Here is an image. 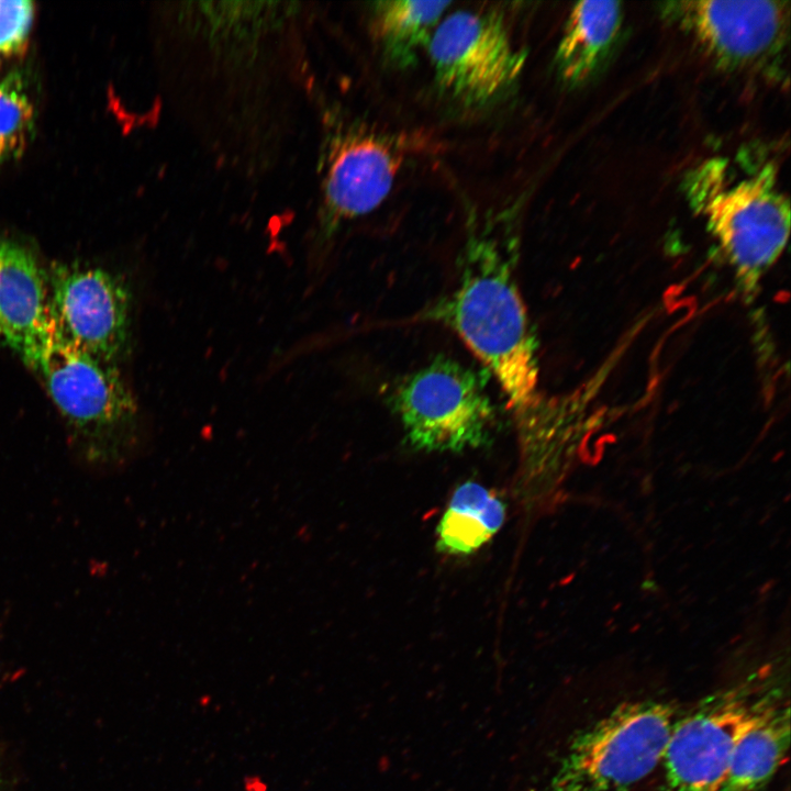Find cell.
<instances>
[{
  "label": "cell",
  "mask_w": 791,
  "mask_h": 791,
  "mask_svg": "<svg viewBox=\"0 0 791 791\" xmlns=\"http://www.w3.org/2000/svg\"><path fill=\"white\" fill-rule=\"evenodd\" d=\"M409 445L422 452L459 453L486 445L495 411L482 377L438 356L398 379L388 393Z\"/></svg>",
  "instance_id": "cell-5"
},
{
  "label": "cell",
  "mask_w": 791,
  "mask_h": 791,
  "mask_svg": "<svg viewBox=\"0 0 791 791\" xmlns=\"http://www.w3.org/2000/svg\"><path fill=\"white\" fill-rule=\"evenodd\" d=\"M18 356L44 386L85 466L105 472L130 458L138 411L116 364L74 345L49 319Z\"/></svg>",
  "instance_id": "cell-2"
},
{
  "label": "cell",
  "mask_w": 791,
  "mask_h": 791,
  "mask_svg": "<svg viewBox=\"0 0 791 791\" xmlns=\"http://www.w3.org/2000/svg\"><path fill=\"white\" fill-rule=\"evenodd\" d=\"M430 54L439 90L466 107L503 96L519 79L526 53L516 49L495 12L456 11L434 30Z\"/></svg>",
  "instance_id": "cell-7"
},
{
  "label": "cell",
  "mask_w": 791,
  "mask_h": 791,
  "mask_svg": "<svg viewBox=\"0 0 791 791\" xmlns=\"http://www.w3.org/2000/svg\"><path fill=\"white\" fill-rule=\"evenodd\" d=\"M621 22L617 1H580L572 7L555 56L564 82L578 86L591 78L610 52Z\"/></svg>",
  "instance_id": "cell-13"
},
{
  "label": "cell",
  "mask_w": 791,
  "mask_h": 791,
  "mask_svg": "<svg viewBox=\"0 0 791 791\" xmlns=\"http://www.w3.org/2000/svg\"><path fill=\"white\" fill-rule=\"evenodd\" d=\"M450 5L447 1L387 0L371 8V31L385 60L405 69L417 62L430 44L432 30Z\"/></svg>",
  "instance_id": "cell-15"
},
{
  "label": "cell",
  "mask_w": 791,
  "mask_h": 791,
  "mask_svg": "<svg viewBox=\"0 0 791 791\" xmlns=\"http://www.w3.org/2000/svg\"><path fill=\"white\" fill-rule=\"evenodd\" d=\"M790 706L778 693L739 736L718 791H761L788 758Z\"/></svg>",
  "instance_id": "cell-12"
},
{
  "label": "cell",
  "mask_w": 791,
  "mask_h": 791,
  "mask_svg": "<svg viewBox=\"0 0 791 791\" xmlns=\"http://www.w3.org/2000/svg\"><path fill=\"white\" fill-rule=\"evenodd\" d=\"M684 192L740 288L754 292L789 238L790 204L778 188L776 167L767 163L734 177L726 159L711 158L687 175Z\"/></svg>",
  "instance_id": "cell-3"
},
{
  "label": "cell",
  "mask_w": 791,
  "mask_h": 791,
  "mask_svg": "<svg viewBox=\"0 0 791 791\" xmlns=\"http://www.w3.org/2000/svg\"><path fill=\"white\" fill-rule=\"evenodd\" d=\"M677 708L665 701L623 702L579 732L547 791H626L661 762Z\"/></svg>",
  "instance_id": "cell-4"
},
{
  "label": "cell",
  "mask_w": 791,
  "mask_h": 791,
  "mask_svg": "<svg viewBox=\"0 0 791 791\" xmlns=\"http://www.w3.org/2000/svg\"><path fill=\"white\" fill-rule=\"evenodd\" d=\"M47 322L46 269L26 246L0 237V346L19 355Z\"/></svg>",
  "instance_id": "cell-11"
},
{
  "label": "cell",
  "mask_w": 791,
  "mask_h": 791,
  "mask_svg": "<svg viewBox=\"0 0 791 791\" xmlns=\"http://www.w3.org/2000/svg\"><path fill=\"white\" fill-rule=\"evenodd\" d=\"M48 319L69 342L119 364L131 345V292L100 267L54 264L46 269Z\"/></svg>",
  "instance_id": "cell-8"
},
{
  "label": "cell",
  "mask_w": 791,
  "mask_h": 791,
  "mask_svg": "<svg viewBox=\"0 0 791 791\" xmlns=\"http://www.w3.org/2000/svg\"><path fill=\"white\" fill-rule=\"evenodd\" d=\"M33 104L22 74L13 70L0 81V152L22 151L33 124Z\"/></svg>",
  "instance_id": "cell-16"
},
{
  "label": "cell",
  "mask_w": 791,
  "mask_h": 791,
  "mask_svg": "<svg viewBox=\"0 0 791 791\" xmlns=\"http://www.w3.org/2000/svg\"><path fill=\"white\" fill-rule=\"evenodd\" d=\"M494 221L468 234L455 287L421 315L455 332L492 374L517 420L538 408L536 342L515 276V238Z\"/></svg>",
  "instance_id": "cell-1"
},
{
  "label": "cell",
  "mask_w": 791,
  "mask_h": 791,
  "mask_svg": "<svg viewBox=\"0 0 791 791\" xmlns=\"http://www.w3.org/2000/svg\"><path fill=\"white\" fill-rule=\"evenodd\" d=\"M661 10L714 59L731 67L755 65L775 54L789 25L788 3L782 1H671Z\"/></svg>",
  "instance_id": "cell-10"
},
{
  "label": "cell",
  "mask_w": 791,
  "mask_h": 791,
  "mask_svg": "<svg viewBox=\"0 0 791 791\" xmlns=\"http://www.w3.org/2000/svg\"><path fill=\"white\" fill-rule=\"evenodd\" d=\"M34 7L27 0H0V54H16L25 48Z\"/></svg>",
  "instance_id": "cell-17"
},
{
  "label": "cell",
  "mask_w": 791,
  "mask_h": 791,
  "mask_svg": "<svg viewBox=\"0 0 791 791\" xmlns=\"http://www.w3.org/2000/svg\"><path fill=\"white\" fill-rule=\"evenodd\" d=\"M244 791H268V787L259 776L248 775L243 780Z\"/></svg>",
  "instance_id": "cell-19"
},
{
  "label": "cell",
  "mask_w": 791,
  "mask_h": 791,
  "mask_svg": "<svg viewBox=\"0 0 791 791\" xmlns=\"http://www.w3.org/2000/svg\"><path fill=\"white\" fill-rule=\"evenodd\" d=\"M404 145L397 135L363 123L330 140L323 181V230L371 212L387 198L402 166Z\"/></svg>",
  "instance_id": "cell-9"
},
{
  "label": "cell",
  "mask_w": 791,
  "mask_h": 791,
  "mask_svg": "<svg viewBox=\"0 0 791 791\" xmlns=\"http://www.w3.org/2000/svg\"><path fill=\"white\" fill-rule=\"evenodd\" d=\"M16 775L5 751L0 747V791H16Z\"/></svg>",
  "instance_id": "cell-18"
},
{
  "label": "cell",
  "mask_w": 791,
  "mask_h": 791,
  "mask_svg": "<svg viewBox=\"0 0 791 791\" xmlns=\"http://www.w3.org/2000/svg\"><path fill=\"white\" fill-rule=\"evenodd\" d=\"M506 505L492 490L475 480L456 488L438 523L436 548L447 555H469L495 535Z\"/></svg>",
  "instance_id": "cell-14"
},
{
  "label": "cell",
  "mask_w": 791,
  "mask_h": 791,
  "mask_svg": "<svg viewBox=\"0 0 791 791\" xmlns=\"http://www.w3.org/2000/svg\"><path fill=\"white\" fill-rule=\"evenodd\" d=\"M4 158V155L0 152V160Z\"/></svg>",
  "instance_id": "cell-20"
},
{
  "label": "cell",
  "mask_w": 791,
  "mask_h": 791,
  "mask_svg": "<svg viewBox=\"0 0 791 791\" xmlns=\"http://www.w3.org/2000/svg\"><path fill=\"white\" fill-rule=\"evenodd\" d=\"M778 693L753 677L706 695L679 715L660 762V791H718L739 736Z\"/></svg>",
  "instance_id": "cell-6"
}]
</instances>
